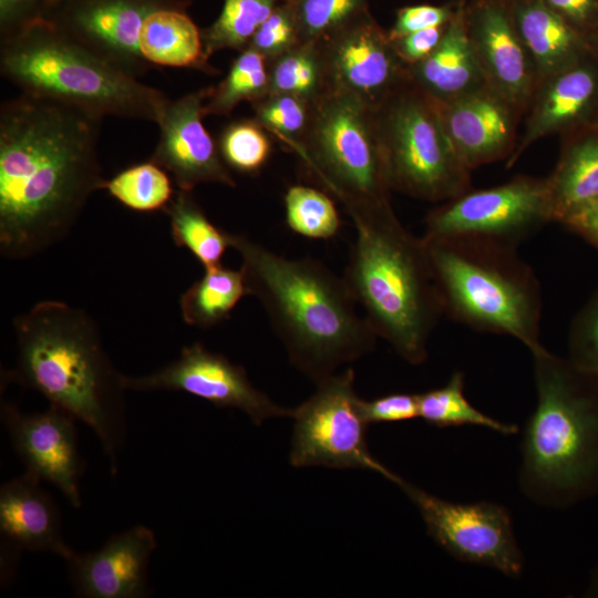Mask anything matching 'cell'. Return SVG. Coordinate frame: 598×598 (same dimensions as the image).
<instances>
[{
  "instance_id": "4fadbf2b",
  "label": "cell",
  "mask_w": 598,
  "mask_h": 598,
  "mask_svg": "<svg viewBox=\"0 0 598 598\" xmlns=\"http://www.w3.org/2000/svg\"><path fill=\"white\" fill-rule=\"evenodd\" d=\"M122 384L132 391L185 392L217 408L238 409L256 425L271 417L291 415V409L276 404L257 389L241 365L199 342L184 347L176 360L150 374H123Z\"/></svg>"
},
{
  "instance_id": "7bdbcfd3",
  "label": "cell",
  "mask_w": 598,
  "mask_h": 598,
  "mask_svg": "<svg viewBox=\"0 0 598 598\" xmlns=\"http://www.w3.org/2000/svg\"><path fill=\"white\" fill-rule=\"evenodd\" d=\"M575 30L589 37L598 30V0H542Z\"/></svg>"
},
{
  "instance_id": "f1b7e54d",
  "label": "cell",
  "mask_w": 598,
  "mask_h": 598,
  "mask_svg": "<svg viewBox=\"0 0 598 598\" xmlns=\"http://www.w3.org/2000/svg\"><path fill=\"white\" fill-rule=\"evenodd\" d=\"M269 91L297 96L313 104L328 92L319 42H300L268 61Z\"/></svg>"
},
{
  "instance_id": "30bf717a",
  "label": "cell",
  "mask_w": 598,
  "mask_h": 598,
  "mask_svg": "<svg viewBox=\"0 0 598 598\" xmlns=\"http://www.w3.org/2000/svg\"><path fill=\"white\" fill-rule=\"evenodd\" d=\"M316 392L296 409L290 464L361 468L381 474L394 484L402 477L374 458L367 445V422L360 411L351 367L317 382Z\"/></svg>"
},
{
  "instance_id": "d6a6232c",
  "label": "cell",
  "mask_w": 598,
  "mask_h": 598,
  "mask_svg": "<svg viewBox=\"0 0 598 598\" xmlns=\"http://www.w3.org/2000/svg\"><path fill=\"white\" fill-rule=\"evenodd\" d=\"M103 189L135 212L165 209L174 197L171 179L153 161L132 165L109 181Z\"/></svg>"
},
{
  "instance_id": "ee69618b",
  "label": "cell",
  "mask_w": 598,
  "mask_h": 598,
  "mask_svg": "<svg viewBox=\"0 0 598 598\" xmlns=\"http://www.w3.org/2000/svg\"><path fill=\"white\" fill-rule=\"evenodd\" d=\"M446 24L410 33L392 41V43L400 58L408 65L415 64L435 50L444 34Z\"/></svg>"
},
{
  "instance_id": "cb8c5ba5",
  "label": "cell",
  "mask_w": 598,
  "mask_h": 598,
  "mask_svg": "<svg viewBox=\"0 0 598 598\" xmlns=\"http://www.w3.org/2000/svg\"><path fill=\"white\" fill-rule=\"evenodd\" d=\"M506 1L538 83L576 63L592 50L587 37L569 25L542 0Z\"/></svg>"
},
{
  "instance_id": "484cf974",
  "label": "cell",
  "mask_w": 598,
  "mask_h": 598,
  "mask_svg": "<svg viewBox=\"0 0 598 598\" xmlns=\"http://www.w3.org/2000/svg\"><path fill=\"white\" fill-rule=\"evenodd\" d=\"M140 48L151 64L213 71L202 32L181 6L159 8L145 19Z\"/></svg>"
},
{
  "instance_id": "8fae6325",
  "label": "cell",
  "mask_w": 598,
  "mask_h": 598,
  "mask_svg": "<svg viewBox=\"0 0 598 598\" xmlns=\"http://www.w3.org/2000/svg\"><path fill=\"white\" fill-rule=\"evenodd\" d=\"M553 221L546 178L517 176L503 185L467 190L432 209L424 238H475L517 248Z\"/></svg>"
},
{
  "instance_id": "ffe728a7",
  "label": "cell",
  "mask_w": 598,
  "mask_h": 598,
  "mask_svg": "<svg viewBox=\"0 0 598 598\" xmlns=\"http://www.w3.org/2000/svg\"><path fill=\"white\" fill-rule=\"evenodd\" d=\"M157 547L155 534L137 525L111 536L97 550L73 553L65 559L76 597L145 598L147 567Z\"/></svg>"
},
{
  "instance_id": "8d00e7d4",
  "label": "cell",
  "mask_w": 598,
  "mask_h": 598,
  "mask_svg": "<svg viewBox=\"0 0 598 598\" xmlns=\"http://www.w3.org/2000/svg\"><path fill=\"white\" fill-rule=\"evenodd\" d=\"M270 150V141L256 120L230 124L220 138L219 151L226 165L245 174L258 172L266 164Z\"/></svg>"
},
{
  "instance_id": "e0dca14e",
  "label": "cell",
  "mask_w": 598,
  "mask_h": 598,
  "mask_svg": "<svg viewBox=\"0 0 598 598\" xmlns=\"http://www.w3.org/2000/svg\"><path fill=\"white\" fill-rule=\"evenodd\" d=\"M467 34L487 86L520 116L538 84L506 0H466Z\"/></svg>"
},
{
  "instance_id": "9c48e42d",
  "label": "cell",
  "mask_w": 598,
  "mask_h": 598,
  "mask_svg": "<svg viewBox=\"0 0 598 598\" xmlns=\"http://www.w3.org/2000/svg\"><path fill=\"white\" fill-rule=\"evenodd\" d=\"M373 113L391 190L446 202L471 189V169L452 147L436 102L411 81Z\"/></svg>"
},
{
  "instance_id": "8992f818",
  "label": "cell",
  "mask_w": 598,
  "mask_h": 598,
  "mask_svg": "<svg viewBox=\"0 0 598 598\" xmlns=\"http://www.w3.org/2000/svg\"><path fill=\"white\" fill-rule=\"evenodd\" d=\"M1 74L22 93L103 118L159 122L168 99L72 40L48 20L1 39Z\"/></svg>"
},
{
  "instance_id": "5bb4252c",
  "label": "cell",
  "mask_w": 598,
  "mask_h": 598,
  "mask_svg": "<svg viewBox=\"0 0 598 598\" xmlns=\"http://www.w3.org/2000/svg\"><path fill=\"white\" fill-rule=\"evenodd\" d=\"M319 43L328 92L352 96L375 109L410 82L409 65L370 12Z\"/></svg>"
},
{
  "instance_id": "ba28073f",
  "label": "cell",
  "mask_w": 598,
  "mask_h": 598,
  "mask_svg": "<svg viewBox=\"0 0 598 598\" xmlns=\"http://www.w3.org/2000/svg\"><path fill=\"white\" fill-rule=\"evenodd\" d=\"M289 148L347 213L390 203L373 109L361 101L327 92L312 104L305 135Z\"/></svg>"
},
{
  "instance_id": "4316f807",
  "label": "cell",
  "mask_w": 598,
  "mask_h": 598,
  "mask_svg": "<svg viewBox=\"0 0 598 598\" xmlns=\"http://www.w3.org/2000/svg\"><path fill=\"white\" fill-rule=\"evenodd\" d=\"M179 299L183 320L193 327L208 329L229 318L243 297L248 296L243 271L218 265L204 269Z\"/></svg>"
},
{
  "instance_id": "7402d4cb",
  "label": "cell",
  "mask_w": 598,
  "mask_h": 598,
  "mask_svg": "<svg viewBox=\"0 0 598 598\" xmlns=\"http://www.w3.org/2000/svg\"><path fill=\"white\" fill-rule=\"evenodd\" d=\"M436 105L446 136L467 168L512 154L520 115L488 86Z\"/></svg>"
},
{
  "instance_id": "ac0fdd59",
  "label": "cell",
  "mask_w": 598,
  "mask_h": 598,
  "mask_svg": "<svg viewBox=\"0 0 598 598\" xmlns=\"http://www.w3.org/2000/svg\"><path fill=\"white\" fill-rule=\"evenodd\" d=\"M209 89L168 101L157 123L159 140L151 158L172 174L181 190L192 192L200 184L236 187L219 148L203 124Z\"/></svg>"
},
{
  "instance_id": "74e56055",
  "label": "cell",
  "mask_w": 598,
  "mask_h": 598,
  "mask_svg": "<svg viewBox=\"0 0 598 598\" xmlns=\"http://www.w3.org/2000/svg\"><path fill=\"white\" fill-rule=\"evenodd\" d=\"M300 43L292 0H281L255 32L247 47L262 54L267 62Z\"/></svg>"
},
{
  "instance_id": "7a4b0ae2",
  "label": "cell",
  "mask_w": 598,
  "mask_h": 598,
  "mask_svg": "<svg viewBox=\"0 0 598 598\" xmlns=\"http://www.w3.org/2000/svg\"><path fill=\"white\" fill-rule=\"evenodd\" d=\"M240 256L248 296L261 303L290 362L316 382L369 353L378 336L357 310L344 278L311 257L287 258L240 234H230Z\"/></svg>"
},
{
  "instance_id": "83f0119b",
  "label": "cell",
  "mask_w": 598,
  "mask_h": 598,
  "mask_svg": "<svg viewBox=\"0 0 598 598\" xmlns=\"http://www.w3.org/2000/svg\"><path fill=\"white\" fill-rule=\"evenodd\" d=\"M190 193L179 189L164 210L175 245L186 248L208 269L221 265L224 254L231 248L230 233L215 226Z\"/></svg>"
},
{
  "instance_id": "277c9868",
  "label": "cell",
  "mask_w": 598,
  "mask_h": 598,
  "mask_svg": "<svg viewBox=\"0 0 598 598\" xmlns=\"http://www.w3.org/2000/svg\"><path fill=\"white\" fill-rule=\"evenodd\" d=\"M537 403L518 482L534 504L563 509L598 495V371L545 348L532 353Z\"/></svg>"
},
{
  "instance_id": "d4e9b609",
  "label": "cell",
  "mask_w": 598,
  "mask_h": 598,
  "mask_svg": "<svg viewBox=\"0 0 598 598\" xmlns=\"http://www.w3.org/2000/svg\"><path fill=\"white\" fill-rule=\"evenodd\" d=\"M566 136L557 165L546 177L553 221L560 224L598 200V130L584 127Z\"/></svg>"
},
{
  "instance_id": "44dd1931",
  "label": "cell",
  "mask_w": 598,
  "mask_h": 598,
  "mask_svg": "<svg viewBox=\"0 0 598 598\" xmlns=\"http://www.w3.org/2000/svg\"><path fill=\"white\" fill-rule=\"evenodd\" d=\"M40 480L24 472L0 488L1 570L11 574L21 551H45L64 560L73 553L62 537L61 513Z\"/></svg>"
},
{
  "instance_id": "6da1fadb",
  "label": "cell",
  "mask_w": 598,
  "mask_h": 598,
  "mask_svg": "<svg viewBox=\"0 0 598 598\" xmlns=\"http://www.w3.org/2000/svg\"><path fill=\"white\" fill-rule=\"evenodd\" d=\"M101 117L22 93L0 110V254L21 260L63 240L106 179Z\"/></svg>"
},
{
  "instance_id": "9a60e30c",
  "label": "cell",
  "mask_w": 598,
  "mask_h": 598,
  "mask_svg": "<svg viewBox=\"0 0 598 598\" xmlns=\"http://www.w3.org/2000/svg\"><path fill=\"white\" fill-rule=\"evenodd\" d=\"M176 6L169 0H61L43 20L137 78L152 65L140 48L145 19L159 8Z\"/></svg>"
},
{
  "instance_id": "603a6c76",
  "label": "cell",
  "mask_w": 598,
  "mask_h": 598,
  "mask_svg": "<svg viewBox=\"0 0 598 598\" xmlns=\"http://www.w3.org/2000/svg\"><path fill=\"white\" fill-rule=\"evenodd\" d=\"M465 1H457L435 50L424 60L409 65L410 81L437 103L487 86L467 34Z\"/></svg>"
},
{
  "instance_id": "b9f144b4",
  "label": "cell",
  "mask_w": 598,
  "mask_h": 598,
  "mask_svg": "<svg viewBox=\"0 0 598 598\" xmlns=\"http://www.w3.org/2000/svg\"><path fill=\"white\" fill-rule=\"evenodd\" d=\"M61 0H0L1 39L47 19Z\"/></svg>"
},
{
  "instance_id": "f35d334b",
  "label": "cell",
  "mask_w": 598,
  "mask_h": 598,
  "mask_svg": "<svg viewBox=\"0 0 598 598\" xmlns=\"http://www.w3.org/2000/svg\"><path fill=\"white\" fill-rule=\"evenodd\" d=\"M568 358L579 365L598 371V289L571 322Z\"/></svg>"
},
{
  "instance_id": "3957f363",
  "label": "cell",
  "mask_w": 598,
  "mask_h": 598,
  "mask_svg": "<svg viewBox=\"0 0 598 598\" xmlns=\"http://www.w3.org/2000/svg\"><path fill=\"white\" fill-rule=\"evenodd\" d=\"M13 328L17 362L7 379L91 427L114 474L125 439V389L94 320L69 303L44 300L16 317Z\"/></svg>"
},
{
  "instance_id": "e575fe53",
  "label": "cell",
  "mask_w": 598,
  "mask_h": 598,
  "mask_svg": "<svg viewBox=\"0 0 598 598\" xmlns=\"http://www.w3.org/2000/svg\"><path fill=\"white\" fill-rule=\"evenodd\" d=\"M300 42H321L369 12L368 0H292Z\"/></svg>"
},
{
  "instance_id": "60d3db41",
  "label": "cell",
  "mask_w": 598,
  "mask_h": 598,
  "mask_svg": "<svg viewBox=\"0 0 598 598\" xmlns=\"http://www.w3.org/2000/svg\"><path fill=\"white\" fill-rule=\"evenodd\" d=\"M360 411L367 424L402 422L419 417V396L391 393L370 401L360 400Z\"/></svg>"
},
{
  "instance_id": "1f68e13d",
  "label": "cell",
  "mask_w": 598,
  "mask_h": 598,
  "mask_svg": "<svg viewBox=\"0 0 598 598\" xmlns=\"http://www.w3.org/2000/svg\"><path fill=\"white\" fill-rule=\"evenodd\" d=\"M281 0H225L217 20L202 32L205 54L245 49Z\"/></svg>"
},
{
  "instance_id": "7dc6e473",
  "label": "cell",
  "mask_w": 598,
  "mask_h": 598,
  "mask_svg": "<svg viewBox=\"0 0 598 598\" xmlns=\"http://www.w3.org/2000/svg\"><path fill=\"white\" fill-rule=\"evenodd\" d=\"M591 48L598 53V30L589 37Z\"/></svg>"
},
{
  "instance_id": "836d02e7",
  "label": "cell",
  "mask_w": 598,
  "mask_h": 598,
  "mask_svg": "<svg viewBox=\"0 0 598 598\" xmlns=\"http://www.w3.org/2000/svg\"><path fill=\"white\" fill-rule=\"evenodd\" d=\"M288 227L310 239H329L337 235L341 220L332 199L323 192L306 185H292L285 194Z\"/></svg>"
},
{
  "instance_id": "ab89813d",
  "label": "cell",
  "mask_w": 598,
  "mask_h": 598,
  "mask_svg": "<svg viewBox=\"0 0 598 598\" xmlns=\"http://www.w3.org/2000/svg\"><path fill=\"white\" fill-rule=\"evenodd\" d=\"M456 2L443 6L417 4L401 8L396 12L395 21L388 31L391 41L398 40L410 33L446 24L453 17Z\"/></svg>"
},
{
  "instance_id": "7c38bea8",
  "label": "cell",
  "mask_w": 598,
  "mask_h": 598,
  "mask_svg": "<svg viewBox=\"0 0 598 598\" xmlns=\"http://www.w3.org/2000/svg\"><path fill=\"white\" fill-rule=\"evenodd\" d=\"M398 486L419 509L427 534L460 561L519 577L524 555L509 512L492 502L454 503L404 481Z\"/></svg>"
},
{
  "instance_id": "f546056e",
  "label": "cell",
  "mask_w": 598,
  "mask_h": 598,
  "mask_svg": "<svg viewBox=\"0 0 598 598\" xmlns=\"http://www.w3.org/2000/svg\"><path fill=\"white\" fill-rule=\"evenodd\" d=\"M419 417L436 427L474 425L502 435H514L518 426L504 423L481 412L464 394V373L454 371L441 388L417 394Z\"/></svg>"
},
{
  "instance_id": "2e32d148",
  "label": "cell",
  "mask_w": 598,
  "mask_h": 598,
  "mask_svg": "<svg viewBox=\"0 0 598 598\" xmlns=\"http://www.w3.org/2000/svg\"><path fill=\"white\" fill-rule=\"evenodd\" d=\"M0 415L25 472L54 485L79 508L84 461L78 448L75 419L54 405L40 413H25L6 401L1 402Z\"/></svg>"
},
{
  "instance_id": "4dcf8cb0",
  "label": "cell",
  "mask_w": 598,
  "mask_h": 598,
  "mask_svg": "<svg viewBox=\"0 0 598 598\" xmlns=\"http://www.w3.org/2000/svg\"><path fill=\"white\" fill-rule=\"evenodd\" d=\"M269 91L267 59L246 47L231 63L226 78L210 87L204 104V115H226L243 101L255 102Z\"/></svg>"
},
{
  "instance_id": "52a82bcc",
  "label": "cell",
  "mask_w": 598,
  "mask_h": 598,
  "mask_svg": "<svg viewBox=\"0 0 598 598\" xmlns=\"http://www.w3.org/2000/svg\"><path fill=\"white\" fill-rule=\"evenodd\" d=\"M422 239L443 315L480 332L515 338L530 353L544 349L540 283L517 248L475 238Z\"/></svg>"
},
{
  "instance_id": "d590c367",
  "label": "cell",
  "mask_w": 598,
  "mask_h": 598,
  "mask_svg": "<svg viewBox=\"0 0 598 598\" xmlns=\"http://www.w3.org/2000/svg\"><path fill=\"white\" fill-rule=\"evenodd\" d=\"M256 121L279 137L288 147L305 135L310 122L312 105L283 93H270L252 102Z\"/></svg>"
},
{
  "instance_id": "d6986e66",
  "label": "cell",
  "mask_w": 598,
  "mask_h": 598,
  "mask_svg": "<svg viewBox=\"0 0 598 598\" xmlns=\"http://www.w3.org/2000/svg\"><path fill=\"white\" fill-rule=\"evenodd\" d=\"M598 107V53L542 80L526 111L525 131L506 161L512 167L536 141L587 127Z\"/></svg>"
},
{
  "instance_id": "f6af8a7d",
  "label": "cell",
  "mask_w": 598,
  "mask_h": 598,
  "mask_svg": "<svg viewBox=\"0 0 598 598\" xmlns=\"http://www.w3.org/2000/svg\"><path fill=\"white\" fill-rule=\"evenodd\" d=\"M563 225L598 250V200L568 217Z\"/></svg>"
},
{
  "instance_id": "5b68a950",
  "label": "cell",
  "mask_w": 598,
  "mask_h": 598,
  "mask_svg": "<svg viewBox=\"0 0 598 598\" xmlns=\"http://www.w3.org/2000/svg\"><path fill=\"white\" fill-rule=\"evenodd\" d=\"M348 214L355 238L343 278L352 297L378 337L406 362L423 363L443 309L422 237L390 203Z\"/></svg>"
},
{
  "instance_id": "c3c4849f",
  "label": "cell",
  "mask_w": 598,
  "mask_h": 598,
  "mask_svg": "<svg viewBox=\"0 0 598 598\" xmlns=\"http://www.w3.org/2000/svg\"><path fill=\"white\" fill-rule=\"evenodd\" d=\"M587 127H591V128H595V130H598V107L589 123V125Z\"/></svg>"
},
{
  "instance_id": "bcb514c9",
  "label": "cell",
  "mask_w": 598,
  "mask_h": 598,
  "mask_svg": "<svg viewBox=\"0 0 598 598\" xmlns=\"http://www.w3.org/2000/svg\"><path fill=\"white\" fill-rule=\"evenodd\" d=\"M586 594L588 597H598V564L590 576Z\"/></svg>"
}]
</instances>
